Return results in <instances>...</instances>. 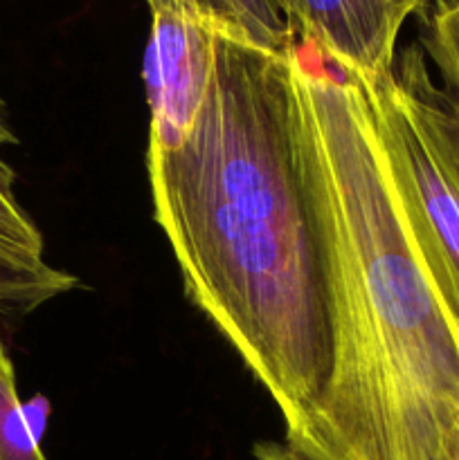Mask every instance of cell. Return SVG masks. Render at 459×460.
I'll list each match as a JSON object with an SVG mask.
<instances>
[{"label": "cell", "instance_id": "6da1fadb", "mask_svg": "<svg viewBox=\"0 0 459 460\" xmlns=\"http://www.w3.org/2000/svg\"><path fill=\"white\" fill-rule=\"evenodd\" d=\"M292 49L214 30L201 112L178 146L148 148V182L189 299L274 400L288 447L306 460H351L372 413Z\"/></svg>", "mask_w": 459, "mask_h": 460}, {"label": "cell", "instance_id": "7a4b0ae2", "mask_svg": "<svg viewBox=\"0 0 459 460\" xmlns=\"http://www.w3.org/2000/svg\"><path fill=\"white\" fill-rule=\"evenodd\" d=\"M292 49L387 460H459V340L405 229L363 85Z\"/></svg>", "mask_w": 459, "mask_h": 460}, {"label": "cell", "instance_id": "3957f363", "mask_svg": "<svg viewBox=\"0 0 459 460\" xmlns=\"http://www.w3.org/2000/svg\"><path fill=\"white\" fill-rule=\"evenodd\" d=\"M356 81L372 108L414 254L459 340V184L414 119L394 70L378 79L356 76Z\"/></svg>", "mask_w": 459, "mask_h": 460}, {"label": "cell", "instance_id": "277c9868", "mask_svg": "<svg viewBox=\"0 0 459 460\" xmlns=\"http://www.w3.org/2000/svg\"><path fill=\"white\" fill-rule=\"evenodd\" d=\"M214 67V30L189 0H165L151 9V36L144 57L151 142L169 151L184 139L201 112Z\"/></svg>", "mask_w": 459, "mask_h": 460}, {"label": "cell", "instance_id": "5b68a950", "mask_svg": "<svg viewBox=\"0 0 459 460\" xmlns=\"http://www.w3.org/2000/svg\"><path fill=\"white\" fill-rule=\"evenodd\" d=\"M297 45L340 70L378 79L394 70L400 22L392 0H284Z\"/></svg>", "mask_w": 459, "mask_h": 460}, {"label": "cell", "instance_id": "8992f818", "mask_svg": "<svg viewBox=\"0 0 459 460\" xmlns=\"http://www.w3.org/2000/svg\"><path fill=\"white\" fill-rule=\"evenodd\" d=\"M394 75L432 151L459 184V112L450 106L441 85L432 81L421 45H412L396 57Z\"/></svg>", "mask_w": 459, "mask_h": 460}, {"label": "cell", "instance_id": "52a82bcc", "mask_svg": "<svg viewBox=\"0 0 459 460\" xmlns=\"http://www.w3.org/2000/svg\"><path fill=\"white\" fill-rule=\"evenodd\" d=\"M212 30L286 54L297 45L295 27L284 0H189Z\"/></svg>", "mask_w": 459, "mask_h": 460}, {"label": "cell", "instance_id": "ba28073f", "mask_svg": "<svg viewBox=\"0 0 459 460\" xmlns=\"http://www.w3.org/2000/svg\"><path fill=\"white\" fill-rule=\"evenodd\" d=\"M75 277L43 259L0 247V314H25L75 288Z\"/></svg>", "mask_w": 459, "mask_h": 460}, {"label": "cell", "instance_id": "9c48e42d", "mask_svg": "<svg viewBox=\"0 0 459 460\" xmlns=\"http://www.w3.org/2000/svg\"><path fill=\"white\" fill-rule=\"evenodd\" d=\"M421 49L441 79V90L459 112V0H432L421 13Z\"/></svg>", "mask_w": 459, "mask_h": 460}, {"label": "cell", "instance_id": "30bf717a", "mask_svg": "<svg viewBox=\"0 0 459 460\" xmlns=\"http://www.w3.org/2000/svg\"><path fill=\"white\" fill-rule=\"evenodd\" d=\"M0 460H48L40 434L18 398L14 364L0 340Z\"/></svg>", "mask_w": 459, "mask_h": 460}, {"label": "cell", "instance_id": "8fae6325", "mask_svg": "<svg viewBox=\"0 0 459 460\" xmlns=\"http://www.w3.org/2000/svg\"><path fill=\"white\" fill-rule=\"evenodd\" d=\"M7 139V128L0 124V144ZM0 247L32 259H43V236L18 202L14 193V171L3 157H0Z\"/></svg>", "mask_w": 459, "mask_h": 460}, {"label": "cell", "instance_id": "7c38bea8", "mask_svg": "<svg viewBox=\"0 0 459 460\" xmlns=\"http://www.w3.org/2000/svg\"><path fill=\"white\" fill-rule=\"evenodd\" d=\"M255 458L256 460H306L304 456L295 452L292 447L282 443H273V440H266V443L255 445Z\"/></svg>", "mask_w": 459, "mask_h": 460}, {"label": "cell", "instance_id": "4fadbf2b", "mask_svg": "<svg viewBox=\"0 0 459 460\" xmlns=\"http://www.w3.org/2000/svg\"><path fill=\"white\" fill-rule=\"evenodd\" d=\"M430 3L432 0H392V9H394L396 21L403 25V22L408 21L410 16H414V13H418V16H421Z\"/></svg>", "mask_w": 459, "mask_h": 460}, {"label": "cell", "instance_id": "5bb4252c", "mask_svg": "<svg viewBox=\"0 0 459 460\" xmlns=\"http://www.w3.org/2000/svg\"><path fill=\"white\" fill-rule=\"evenodd\" d=\"M165 3V0H147V4H148V9H153V7H158V4H162Z\"/></svg>", "mask_w": 459, "mask_h": 460}]
</instances>
